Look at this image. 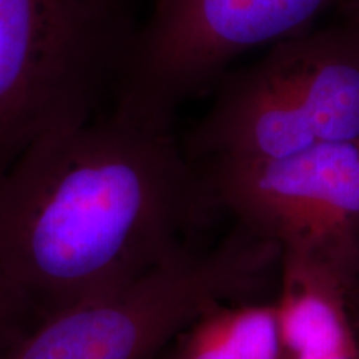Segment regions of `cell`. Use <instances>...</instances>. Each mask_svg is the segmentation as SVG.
<instances>
[{"mask_svg":"<svg viewBox=\"0 0 359 359\" xmlns=\"http://www.w3.org/2000/svg\"><path fill=\"white\" fill-rule=\"evenodd\" d=\"M283 359H359L354 354H294V356H285Z\"/></svg>","mask_w":359,"mask_h":359,"instance_id":"8fae6325","label":"cell"},{"mask_svg":"<svg viewBox=\"0 0 359 359\" xmlns=\"http://www.w3.org/2000/svg\"><path fill=\"white\" fill-rule=\"evenodd\" d=\"M280 271V250L235 224L212 250L193 246L114 293L34 327L6 359H150L205 313L255 302Z\"/></svg>","mask_w":359,"mask_h":359,"instance_id":"277c9868","label":"cell"},{"mask_svg":"<svg viewBox=\"0 0 359 359\" xmlns=\"http://www.w3.org/2000/svg\"><path fill=\"white\" fill-rule=\"evenodd\" d=\"M218 213L280 250L353 280L359 269V142L262 163L198 165Z\"/></svg>","mask_w":359,"mask_h":359,"instance_id":"8992f818","label":"cell"},{"mask_svg":"<svg viewBox=\"0 0 359 359\" xmlns=\"http://www.w3.org/2000/svg\"><path fill=\"white\" fill-rule=\"evenodd\" d=\"M349 4H351V6L356 8V12L359 13V0H349Z\"/></svg>","mask_w":359,"mask_h":359,"instance_id":"7c38bea8","label":"cell"},{"mask_svg":"<svg viewBox=\"0 0 359 359\" xmlns=\"http://www.w3.org/2000/svg\"><path fill=\"white\" fill-rule=\"evenodd\" d=\"M215 213L173 127L109 110L45 135L0 178V263L37 326L190 248Z\"/></svg>","mask_w":359,"mask_h":359,"instance_id":"6da1fadb","label":"cell"},{"mask_svg":"<svg viewBox=\"0 0 359 359\" xmlns=\"http://www.w3.org/2000/svg\"><path fill=\"white\" fill-rule=\"evenodd\" d=\"M213 90L183 143L198 165L262 163L359 142V13L344 4L330 24L273 45Z\"/></svg>","mask_w":359,"mask_h":359,"instance_id":"7a4b0ae2","label":"cell"},{"mask_svg":"<svg viewBox=\"0 0 359 359\" xmlns=\"http://www.w3.org/2000/svg\"><path fill=\"white\" fill-rule=\"evenodd\" d=\"M137 25L132 0H0V178L45 135L105 114Z\"/></svg>","mask_w":359,"mask_h":359,"instance_id":"3957f363","label":"cell"},{"mask_svg":"<svg viewBox=\"0 0 359 359\" xmlns=\"http://www.w3.org/2000/svg\"><path fill=\"white\" fill-rule=\"evenodd\" d=\"M34 327L32 313L0 263V359H6Z\"/></svg>","mask_w":359,"mask_h":359,"instance_id":"9c48e42d","label":"cell"},{"mask_svg":"<svg viewBox=\"0 0 359 359\" xmlns=\"http://www.w3.org/2000/svg\"><path fill=\"white\" fill-rule=\"evenodd\" d=\"M348 308H349V314H351L353 330H354V334H356L358 346H359V269L356 271V275L353 276L351 283H349Z\"/></svg>","mask_w":359,"mask_h":359,"instance_id":"30bf717a","label":"cell"},{"mask_svg":"<svg viewBox=\"0 0 359 359\" xmlns=\"http://www.w3.org/2000/svg\"><path fill=\"white\" fill-rule=\"evenodd\" d=\"M273 303H226L205 313L163 359H283Z\"/></svg>","mask_w":359,"mask_h":359,"instance_id":"ba28073f","label":"cell"},{"mask_svg":"<svg viewBox=\"0 0 359 359\" xmlns=\"http://www.w3.org/2000/svg\"><path fill=\"white\" fill-rule=\"evenodd\" d=\"M349 0H151L110 110L173 127L183 103L213 90L233 62L313 29Z\"/></svg>","mask_w":359,"mask_h":359,"instance_id":"5b68a950","label":"cell"},{"mask_svg":"<svg viewBox=\"0 0 359 359\" xmlns=\"http://www.w3.org/2000/svg\"><path fill=\"white\" fill-rule=\"evenodd\" d=\"M349 283V278L323 264L280 257L281 288L273 306L285 356H359L348 308Z\"/></svg>","mask_w":359,"mask_h":359,"instance_id":"52a82bcc","label":"cell"}]
</instances>
